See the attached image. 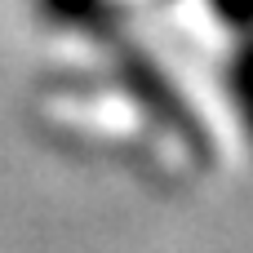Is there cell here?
I'll use <instances>...</instances> for the list:
<instances>
[{
  "label": "cell",
  "mask_w": 253,
  "mask_h": 253,
  "mask_svg": "<svg viewBox=\"0 0 253 253\" xmlns=\"http://www.w3.org/2000/svg\"><path fill=\"white\" fill-rule=\"evenodd\" d=\"M213 9L236 27H253V0H213Z\"/></svg>",
  "instance_id": "cell-4"
},
{
  "label": "cell",
  "mask_w": 253,
  "mask_h": 253,
  "mask_svg": "<svg viewBox=\"0 0 253 253\" xmlns=\"http://www.w3.org/2000/svg\"><path fill=\"white\" fill-rule=\"evenodd\" d=\"M120 76H125V84L147 102V111H156V120H169L191 147H205V133H200L196 120L187 116V102L169 89V80H160V71H156L151 58H142L138 49H120Z\"/></svg>",
  "instance_id": "cell-1"
},
{
  "label": "cell",
  "mask_w": 253,
  "mask_h": 253,
  "mask_svg": "<svg viewBox=\"0 0 253 253\" xmlns=\"http://www.w3.org/2000/svg\"><path fill=\"white\" fill-rule=\"evenodd\" d=\"M231 93H236V102H240V111H245V125L253 129V49H245V53H240V62H236Z\"/></svg>",
  "instance_id": "cell-3"
},
{
  "label": "cell",
  "mask_w": 253,
  "mask_h": 253,
  "mask_svg": "<svg viewBox=\"0 0 253 253\" xmlns=\"http://www.w3.org/2000/svg\"><path fill=\"white\" fill-rule=\"evenodd\" d=\"M98 0H40V9H44V18H53V22H80V27H93V9Z\"/></svg>",
  "instance_id": "cell-2"
}]
</instances>
